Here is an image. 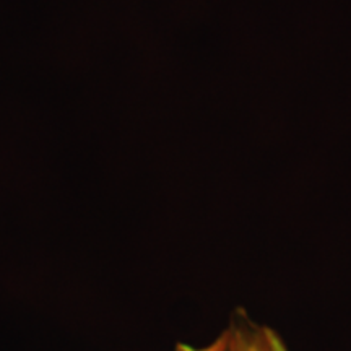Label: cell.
Listing matches in <instances>:
<instances>
[{
    "instance_id": "obj_1",
    "label": "cell",
    "mask_w": 351,
    "mask_h": 351,
    "mask_svg": "<svg viewBox=\"0 0 351 351\" xmlns=\"http://www.w3.org/2000/svg\"><path fill=\"white\" fill-rule=\"evenodd\" d=\"M212 343L215 351H288L274 328L262 326L245 314H236L230 327Z\"/></svg>"
},
{
    "instance_id": "obj_2",
    "label": "cell",
    "mask_w": 351,
    "mask_h": 351,
    "mask_svg": "<svg viewBox=\"0 0 351 351\" xmlns=\"http://www.w3.org/2000/svg\"><path fill=\"white\" fill-rule=\"evenodd\" d=\"M176 351H215V348H213V343L202 346V348H195V346H189V345H178Z\"/></svg>"
}]
</instances>
